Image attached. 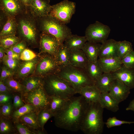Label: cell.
<instances>
[{"instance_id": "obj_32", "label": "cell", "mask_w": 134, "mask_h": 134, "mask_svg": "<svg viewBox=\"0 0 134 134\" xmlns=\"http://www.w3.org/2000/svg\"><path fill=\"white\" fill-rule=\"evenodd\" d=\"M50 97V109L54 115L56 113L62 109L65 106L69 99L57 97Z\"/></svg>"}, {"instance_id": "obj_21", "label": "cell", "mask_w": 134, "mask_h": 134, "mask_svg": "<svg viewBox=\"0 0 134 134\" xmlns=\"http://www.w3.org/2000/svg\"><path fill=\"white\" fill-rule=\"evenodd\" d=\"M78 93L82 96L88 103H90L99 101L101 92L95 85L82 88Z\"/></svg>"}, {"instance_id": "obj_9", "label": "cell", "mask_w": 134, "mask_h": 134, "mask_svg": "<svg viewBox=\"0 0 134 134\" xmlns=\"http://www.w3.org/2000/svg\"><path fill=\"white\" fill-rule=\"evenodd\" d=\"M75 2L64 0L52 5L49 14L66 24L70 22L72 16L75 13Z\"/></svg>"}, {"instance_id": "obj_4", "label": "cell", "mask_w": 134, "mask_h": 134, "mask_svg": "<svg viewBox=\"0 0 134 134\" xmlns=\"http://www.w3.org/2000/svg\"><path fill=\"white\" fill-rule=\"evenodd\" d=\"M43 86L50 97L70 99L76 94L68 82L57 74L50 75L43 78Z\"/></svg>"}, {"instance_id": "obj_50", "label": "cell", "mask_w": 134, "mask_h": 134, "mask_svg": "<svg viewBox=\"0 0 134 134\" xmlns=\"http://www.w3.org/2000/svg\"><path fill=\"white\" fill-rule=\"evenodd\" d=\"M5 49H6L3 47L0 46V61H2L5 55Z\"/></svg>"}, {"instance_id": "obj_6", "label": "cell", "mask_w": 134, "mask_h": 134, "mask_svg": "<svg viewBox=\"0 0 134 134\" xmlns=\"http://www.w3.org/2000/svg\"><path fill=\"white\" fill-rule=\"evenodd\" d=\"M57 75L68 82L76 93H78L83 88L95 85L85 68L75 67L70 65L62 67Z\"/></svg>"}, {"instance_id": "obj_16", "label": "cell", "mask_w": 134, "mask_h": 134, "mask_svg": "<svg viewBox=\"0 0 134 134\" xmlns=\"http://www.w3.org/2000/svg\"><path fill=\"white\" fill-rule=\"evenodd\" d=\"M134 68H128L122 65L115 71L111 73L115 79L120 80L130 89L134 88Z\"/></svg>"}, {"instance_id": "obj_13", "label": "cell", "mask_w": 134, "mask_h": 134, "mask_svg": "<svg viewBox=\"0 0 134 134\" xmlns=\"http://www.w3.org/2000/svg\"><path fill=\"white\" fill-rule=\"evenodd\" d=\"M39 60V57H36L29 61H24L21 63L13 78L20 82L23 80L32 75L35 71Z\"/></svg>"}, {"instance_id": "obj_17", "label": "cell", "mask_w": 134, "mask_h": 134, "mask_svg": "<svg viewBox=\"0 0 134 134\" xmlns=\"http://www.w3.org/2000/svg\"><path fill=\"white\" fill-rule=\"evenodd\" d=\"M119 41L107 39L101 44L99 58L118 57Z\"/></svg>"}, {"instance_id": "obj_12", "label": "cell", "mask_w": 134, "mask_h": 134, "mask_svg": "<svg viewBox=\"0 0 134 134\" xmlns=\"http://www.w3.org/2000/svg\"><path fill=\"white\" fill-rule=\"evenodd\" d=\"M28 9L20 0H0V10L9 17H15Z\"/></svg>"}, {"instance_id": "obj_2", "label": "cell", "mask_w": 134, "mask_h": 134, "mask_svg": "<svg viewBox=\"0 0 134 134\" xmlns=\"http://www.w3.org/2000/svg\"><path fill=\"white\" fill-rule=\"evenodd\" d=\"M15 18L17 25L16 35L25 41L28 45L33 47L38 46L41 33L37 18L32 14L29 8L26 12Z\"/></svg>"}, {"instance_id": "obj_27", "label": "cell", "mask_w": 134, "mask_h": 134, "mask_svg": "<svg viewBox=\"0 0 134 134\" xmlns=\"http://www.w3.org/2000/svg\"><path fill=\"white\" fill-rule=\"evenodd\" d=\"M17 25L15 17H9L2 29L0 31V37L16 35Z\"/></svg>"}, {"instance_id": "obj_49", "label": "cell", "mask_w": 134, "mask_h": 134, "mask_svg": "<svg viewBox=\"0 0 134 134\" xmlns=\"http://www.w3.org/2000/svg\"><path fill=\"white\" fill-rule=\"evenodd\" d=\"M0 94H12L5 84L3 81L0 80Z\"/></svg>"}, {"instance_id": "obj_44", "label": "cell", "mask_w": 134, "mask_h": 134, "mask_svg": "<svg viewBox=\"0 0 134 134\" xmlns=\"http://www.w3.org/2000/svg\"><path fill=\"white\" fill-rule=\"evenodd\" d=\"M27 45V43L25 41L21 40L10 49L16 53L20 55L22 52L26 48Z\"/></svg>"}, {"instance_id": "obj_8", "label": "cell", "mask_w": 134, "mask_h": 134, "mask_svg": "<svg viewBox=\"0 0 134 134\" xmlns=\"http://www.w3.org/2000/svg\"><path fill=\"white\" fill-rule=\"evenodd\" d=\"M40 54L39 61L33 74L43 78L50 75L57 74L62 67L56 57L48 53Z\"/></svg>"}, {"instance_id": "obj_14", "label": "cell", "mask_w": 134, "mask_h": 134, "mask_svg": "<svg viewBox=\"0 0 134 134\" xmlns=\"http://www.w3.org/2000/svg\"><path fill=\"white\" fill-rule=\"evenodd\" d=\"M50 0H32L29 8L32 14L39 18L49 15L52 9Z\"/></svg>"}, {"instance_id": "obj_22", "label": "cell", "mask_w": 134, "mask_h": 134, "mask_svg": "<svg viewBox=\"0 0 134 134\" xmlns=\"http://www.w3.org/2000/svg\"><path fill=\"white\" fill-rule=\"evenodd\" d=\"M99 102L104 109L114 112H116L119 109L120 103L109 92L101 93Z\"/></svg>"}, {"instance_id": "obj_31", "label": "cell", "mask_w": 134, "mask_h": 134, "mask_svg": "<svg viewBox=\"0 0 134 134\" xmlns=\"http://www.w3.org/2000/svg\"><path fill=\"white\" fill-rule=\"evenodd\" d=\"M3 81L12 94L18 93L22 95L24 93V86L13 77L6 78Z\"/></svg>"}, {"instance_id": "obj_25", "label": "cell", "mask_w": 134, "mask_h": 134, "mask_svg": "<svg viewBox=\"0 0 134 134\" xmlns=\"http://www.w3.org/2000/svg\"><path fill=\"white\" fill-rule=\"evenodd\" d=\"M43 78L33 74L24 79L20 82L24 87V93L43 85Z\"/></svg>"}, {"instance_id": "obj_37", "label": "cell", "mask_w": 134, "mask_h": 134, "mask_svg": "<svg viewBox=\"0 0 134 134\" xmlns=\"http://www.w3.org/2000/svg\"><path fill=\"white\" fill-rule=\"evenodd\" d=\"M21 40L16 35L0 37V46L6 49L10 48Z\"/></svg>"}, {"instance_id": "obj_35", "label": "cell", "mask_w": 134, "mask_h": 134, "mask_svg": "<svg viewBox=\"0 0 134 134\" xmlns=\"http://www.w3.org/2000/svg\"><path fill=\"white\" fill-rule=\"evenodd\" d=\"M54 114L50 109H44L39 111L37 112V119L39 125L42 130L45 131L44 126L47 121Z\"/></svg>"}, {"instance_id": "obj_20", "label": "cell", "mask_w": 134, "mask_h": 134, "mask_svg": "<svg viewBox=\"0 0 134 134\" xmlns=\"http://www.w3.org/2000/svg\"><path fill=\"white\" fill-rule=\"evenodd\" d=\"M101 44L87 41L82 49L89 62H94L98 61Z\"/></svg>"}, {"instance_id": "obj_41", "label": "cell", "mask_w": 134, "mask_h": 134, "mask_svg": "<svg viewBox=\"0 0 134 134\" xmlns=\"http://www.w3.org/2000/svg\"><path fill=\"white\" fill-rule=\"evenodd\" d=\"M122 65L128 68H134V51L129 53L121 59Z\"/></svg>"}, {"instance_id": "obj_24", "label": "cell", "mask_w": 134, "mask_h": 134, "mask_svg": "<svg viewBox=\"0 0 134 134\" xmlns=\"http://www.w3.org/2000/svg\"><path fill=\"white\" fill-rule=\"evenodd\" d=\"M87 41L85 36H80L72 34L66 39L64 43L69 50L81 49Z\"/></svg>"}, {"instance_id": "obj_28", "label": "cell", "mask_w": 134, "mask_h": 134, "mask_svg": "<svg viewBox=\"0 0 134 134\" xmlns=\"http://www.w3.org/2000/svg\"><path fill=\"white\" fill-rule=\"evenodd\" d=\"M85 69L90 78L95 83L103 73L98 61L95 62H89Z\"/></svg>"}, {"instance_id": "obj_7", "label": "cell", "mask_w": 134, "mask_h": 134, "mask_svg": "<svg viewBox=\"0 0 134 134\" xmlns=\"http://www.w3.org/2000/svg\"><path fill=\"white\" fill-rule=\"evenodd\" d=\"M25 104L33 106L38 112L44 109H50V97L46 93L43 85L22 94Z\"/></svg>"}, {"instance_id": "obj_5", "label": "cell", "mask_w": 134, "mask_h": 134, "mask_svg": "<svg viewBox=\"0 0 134 134\" xmlns=\"http://www.w3.org/2000/svg\"><path fill=\"white\" fill-rule=\"evenodd\" d=\"M38 25L41 33H45L56 37L61 44L71 34V30L66 24L49 14L37 18Z\"/></svg>"}, {"instance_id": "obj_33", "label": "cell", "mask_w": 134, "mask_h": 134, "mask_svg": "<svg viewBox=\"0 0 134 134\" xmlns=\"http://www.w3.org/2000/svg\"><path fill=\"white\" fill-rule=\"evenodd\" d=\"M34 112H37L33 106L30 104H25L24 106L13 111L12 115V119L13 122L17 121L23 115Z\"/></svg>"}, {"instance_id": "obj_51", "label": "cell", "mask_w": 134, "mask_h": 134, "mask_svg": "<svg viewBox=\"0 0 134 134\" xmlns=\"http://www.w3.org/2000/svg\"><path fill=\"white\" fill-rule=\"evenodd\" d=\"M126 110L127 111L131 110L134 112V99L131 101Z\"/></svg>"}, {"instance_id": "obj_3", "label": "cell", "mask_w": 134, "mask_h": 134, "mask_svg": "<svg viewBox=\"0 0 134 134\" xmlns=\"http://www.w3.org/2000/svg\"><path fill=\"white\" fill-rule=\"evenodd\" d=\"M104 108L99 102L89 103L82 121L80 130L85 134H101L105 123Z\"/></svg>"}, {"instance_id": "obj_45", "label": "cell", "mask_w": 134, "mask_h": 134, "mask_svg": "<svg viewBox=\"0 0 134 134\" xmlns=\"http://www.w3.org/2000/svg\"><path fill=\"white\" fill-rule=\"evenodd\" d=\"M15 72L5 66L1 68L0 80L3 81L6 78L13 77Z\"/></svg>"}, {"instance_id": "obj_47", "label": "cell", "mask_w": 134, "mask_h": 134, "mask_svg": "<svg viewBox=\"0 0 134 134\" xmlns=\"http://www.w3.org/2000/svg\"><path fill=\"white\" fill-rule=\"evenodd\" d=\"M5 56L8 58L20 59V55L10 48L5 49Z\"/></svg>"}, {"instance_id": "obj_38", "label": "cell", "mask_w": 134, "mask_h": 134, "mask_svg": "<svg viewBox=\"0 0 134 134\" xmlns=\"http://www.w3.org/2000/svg\"><path fill=\"white\" fill-rule=\"evenodd\" d=\"M2 61L5 66L15 73L18 70L21 64L19 60L9 58L5 55Z\"/></svg>"}, {"instance_id": "obj_19", "label": "cell", "mask_w": 134, "mask_h": 134, "mask_svg": "<svg viewBox=\"0 0 134 134\" xmlns=\"http://www.w3.org/2000/svg\"><path fill=\"white\" fill-rule=\"evenodd\" d=\"M103 73H112L120 68L122 65L118 57L99 58L98 60Z\"/></svg>"}, {"instance_id": "obj_39", "label": "cell", "mask_w": 134, "mask_h": 134, "mask_svg": "<svg viewBox=\"0 0 134 134\" xmlns=\"http://www.w3.org/2000/svg\"><path fill=\"white\" fill-rule=\"evenodd\" d=\"M0 116L12 119L14 109L12 102L0 105Z\"/></svg>"}, {"instance_id": "obj_29", "label": "cell", "mask_w": 134, "mask_h": 134, "mask_svg": "<svg viewBox=\"0 0 134 134\" xmlns=\"http://www.w3.org/2000/svg\"><path fill=\"white\" fill-rule=\"evenodd\" d=\"M0 134H18L12 119L0 116Z\"/></svg>"}, {"instance_id": "obj_26", "label": "cell", "mask_w": 134, "mask_h": 134, "mask_svg": "<svg viewBox=\"0 0 134 134\" xmlns=\"http://www.w3.org/2000/svg\"><path fill=\"white\" fill-rule=\"evenodd\" d=\"M18 120L26 124L33 129L39 131L46 134L40 127L37 119V112H31L21 117Z\"/></svg>"}, {"instance_id": "obj_18", "label": "cell", "mask_w": 134, "mask_h": 134, "mask_svg": "<svg viewBox=\"0 0 134 134\" xmlns=\"http://www.w3.org/2000/svg\"><path fill=\"white\" fill-rule=\"evenodd\" d=\"M69 63L76 67L85 68L89 63L82 49L69 50Z\"/></svg>"}, {"instance_id": "obj_43", "label": "cell", "mask_w": 134, "mask_h": 134, "mask_svg": "<svg viewBox=\"0 0 134 134\" xmlns=\"http://www.w3.org/2000/svg\"><path fill=\"white\" fill-rule=\"evenodd\" d=\"M37 57L36 54L31 50L27 48L20 54V59L24 61L32 60Z\"/></svg>"}, {"instance_id": "obj_30", "label": "cell", "mask_w": 134, "mask_h": 134, "mask_svg": "<svg viewBox=\"0 0 134 134\" xmlns=\"http://www.w3.org/2000/svg\"><path fill=\"white\" fill-rule=\"evenodd\" d=\"M56 58L62 68L70 65L69 50L64 43L61 44Z\"/></svg>"}, {"instance_id": "obj_36", "label": "cell", "mask_w": 134, "mask_h": 134, "mask_svg": "<svg viewBox=\"0 0 134 134\" xmlns=\"http://www.w3.org/2000/svg\"><path fill=\"white\" fill-rule=\"evenodd\" d=\"M133 50L132 45L130 42L126 40L119 41L118 56L121 60Z\"/></svg>"}, {"instance_id": "obj_40", "label": "cell", "mask_w": 134, "mask_h": 134, "mask_svg": "<svg viewBox=\"0 0 134 134\" xmlns=\"http://www.w3.org/2000/svg\"><path fill=\"white\" fill-rule=\"evenodd\" d=\"M134 123V121H129L120 120L115 117H110L107 120L105 124L108 128L116 126H121L124 124H131Z\"/></svg>"}, {"instance_id": "obj_23", "label": "cell", "mask_w": 134, "mask_h": 134, "mask_svg": "<svg viewBox=\"0 0 134 134\" xmlns=\"http://www.w3.org/2000/svg\"><path fill=\"white\" fill-rule=\"evenodd\" d=\"M115 79L111 73H103L96 81L95 85L101 93L109 92Z\"/></svg>"}, {"instance_id": "obj_52", "label": "cell", "mask_w": 134, "mask_h": 134, "mask_svg": "<svg viewBox=\"0 0 134 134\" xmlns=\"http://www.w3.org/2000/svg\"><path fill=\"white\" fill-rule=\"evenodd\" d=\"M28 8L31 5L32 0H20Z\"/></svg>"}, {"instance_id": "obj_15", "label": "cell", "mask_w": 134, "mask_h": 134, "mask_svg": "<svg viewBox=\"0 0 134 134\" xmlns=\"http://www.w3.org/2000/svg\"><path fill=\"white\" fill-rule=\"evenodd\" d=\"M130 89L119 80L115 79L109 93L119 103L123 101L128 97Z\"/></svg>"}, {"instance_id": "obj_11", "label": "cell", "mask_w": 134, "mask_h": 134, "mask_svg": "<svg viewBox=\"0 0 134 134\" xmlns=\"http://www.w3.org/2000/svg\"><path fill=\"white\" fill-rule=\"evenodd\" d=\"M61 44L54 36L41 33L39 41V54L48 53L56 57Z\"/></svg>"}, {"instance_id": "obj_34", "label": "cell", "mask_w": 134, "mask_h": 134, "mask_svg": "<svg viewBox=\"0 0 134 134\" xmlns=\"http://www.w3.org/2000/svg\"><path fill=\"white\" fill-rule=\"evenodd\" d=\"M19 134H44V133L35 130L19 120L13 122Z\"/></svg>"}, {"instance_id": "obj_46", "label": "cell", "mask_w": 134, "mask_h": 134, "mask_svg": "<svg viewBox=\"0 0 134 134\" xmlns=\"http://www.w3.org/2000/svg\"><path fill=\"white\" fill-rule=\"evenodd\" d=\"M13 94H0V106L12 102Z\"/></svg>"}, {"instance_id": "obj_1", "label": "cell", "mask_w": 134, "mask_h": 134, "mask_svg": "<svg viewBox=\"0 0 134 134\" xmlns=\"http://www.w3.org/2000/svg\"><path fill=\"white\" fill-rule=\"evenodd\" d=\"M88 104L81 95L72 97L62 109L54 114L55 125L60 128L72 132L80 130Z\"/></svg>"}, {"instance_id": "obj_10", "label": "cell", "mask_w": 134, "mask_h": 134, "mask_svg": "<svg viewBox=\"0 0 134 134\" xmlns=\"http://www.w3.org/2000/svg\"><path fill=\"white\" fill-rule=\"evenodd\" d=\"M110 30L109 26L96 21L87 27L85 36L87 41L101 43L107 39Z\"/></svg>"}, {"instance_id": "obj_42", "label": "cell", "mask_w": 134, "mask_h": 134, "mask_svg": "<svg viewBox=\"0 0 134 134\" xmlns=\"http://www.w3.org/2000/svg\"><path fill=\"white\" fill-rule=\"evenodd\" d=\"M12 104L14 110L24 105L25 103L23 100L22 95L18 93L13 94Z\"/></svg>"}, {"instance_id": "obj_48", "label": "cell", "mask_w": 134, "mask_h": 134, "mask_svg": "<svg viewBox=\"0 0 134 134\" xmlns=\"http://www.w3.org/2000/svg\"><path fill=\"white\" fill-rule=\"evenodd\" d=\"M9 17L2 11H0V30L2 29L3 26L7 22Z\"/></svg>"}]
</instances>
